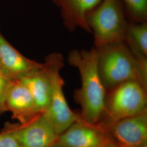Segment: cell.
I'll return each instance as SVG.
<instances>
[{
  "mask_svg": "<svg viewBox=\"0 0 147 147\" xmlns=\"http://www.w3.org/2000/svg\"><path fill=\"white\" fill-rule=\"evenodd\" d=\"M97 51L75 49L68 55L69 64L78 69L81 86L74 92V99L81 106L82 121L92 125L99 124L105 112L107 91L102 82L98 68Z\"/></svg>",
  "mask_w": 147,
  "mask_h": 147,
  "instance_id": "1",
  "label": "cell"
},
{
  "mask_svg": "<svg viewBox=\"0 0 147 147\" xmlns=\"http://www.w3.org/2000/svg\"><path fill=\"white\" fill-rule=\"evenodd\" d=\"M95 49L99 73L106 91L129 81H138L147 88V64L140 62L124 42Z\"/></svg>",
  "mask_w": 147,
  "mask_h": 147,
  "instance_id": "2",
  "label": "cell"
},
{
  "mask_svg": "<svg viewBox=\"0 0 147 147\" xmlns=\"http://www.w3.org/2000/svg\"><path fill=\"white\" fill-rule=\"evenodd\" d=\"M95 48L124 41L129 22L121 0H102L87 16Z\"/></svg>",
  "mask_w": 147,
  "mask_h": 147,
  "instance_id": "3",
  "label": "cell"
},
{
  "mask_svg": "<svg viewBox=\"0 0 147 147\" xmlns=\"http://www.w3.org/2000/svg\"><path fill=\"white\" fill-rule=\"evenodd\" d=\"M44 64L50 80L51 95L49 107L43 115L59 135L81 118L70 109L63 92L64 81L61 75L64 65L63 55L50 54Z\"/></svg>",
  "mask_w": 147,
  "mask_h": 147,
  "instance_id": "4",
  "label": "cell"
},
{
  "mask_svg": "<svg viewBox=\"0 0 147 147\" xmlns=\"http://www.w3.org/2000/svg\"><path fill=\"white\" fill-rule=\"evenodd\" d=\"M147 89L138 81H129L107 91L104 115L106 120L98 125L102 128L147 110Z\"/></svg>",
  "mask_w": 147,
  "mask_h": 147,
  "instance_id": "5",
  "label": "cell"
},
{
  "mask_svg": "<svg viewBox=\"0 0 147 147\" xmlns=\"http://www.w3.org/2000/svg\"><path fill=\"white\" fill-rule=\"evenodd\" d=\"M20 147H53L58 141V134L43 114L26 124H5Z\"/></svg>",
  "mask_w": 147,
  "mask_h": 147,
  "instance_id": "6",
  "label": "cell"
},
{
  "mask_svg": "<svg viewBox=\"0 0 147 147\" xmlns=\"http://www.w3.org/2000/svg\"><path fill=\"white\" fill-rule=\"evenodd\" d=\"M121 147H139L147 143V110L102 127Z\"/></svg>",
  "mask_w": 147,
  "mask_h": 147,
  "instance_id": "7",
  "label": "cell"
},
{
  "mask_svg": "<svg viewBox=\"0 0 147 147\" xmlns=\"http://www.w3.org/2000/svg\"><path fill=\"white\" fill-rule=\"evenodd\" d=\"M5 105L7 111L11 113L12 118L21 124L42 114L26 86L19 79L11 80L5 96Z\"/></svg>",
  "mask_w": 147,
  "mask_h": 147,
  "instance_id": "8",
  "label": "cell"
},
{
  "mask_svg": "<svg viewBox=\"0 0 147 147\" xmlns=\"http://www.w3.org/2000/svg\"><path fill=\"white\" fill-rule=\"evenodd\" d=\"M108 136L99 125H92L80 118L58 135L64 147H101Z\"/></svg>",
  "mask_w": 147,
  "mask_h": 147,
  "instance_id": "9",
  "label": "cell"
},
{
  "mask_svg": "<svg viewBox=\"0 0 147 147\" xmlns=\"http://www.w3.org/2000/svg\"><path fill=\"white\" fill-rule=\"evenodd\" d=\"M0 65L1 70L13 80L42 68L44 64L24 56L0 33Z\"/></svg>",
  "mask_w": 147,
  "mask_h": 147,
  "instance_id": "10",
  "label": "cell"
},
{
  "mask_svg": "<svg viewBox=\"0 0 147 147\" xmlns=\"http://www.w3.org/2000/svg\"><path fill=\"white\" fill-rule=\"evenodd\" d=\"M102 0H53L60 9L64 26L70 32L80 28L91 32L87 22L89 11L98 5Z\"/></svg>",
  "mask_w": 147,
  "mask_h": 147,
  "instance_id": "11",
  "label": "cell"
},
{
  "mask_svg": "<svg viewBox=\"0 0 147 147\" xmlns=\"http://www.w3.org/2000/svg\"><path fill=\"white\" fill-rule=\"evenodd\" d=\"M17 79L26 86L39 111L42 114L45 113L50 104L51 87L45 65L42 68L33 71Z\"/></svg>",
  "mask_w": 147,
  "mask_h": 147,
  "instance_id": "12",
  "label": "cell"
},
{
  "mask_svg": "<svg viewBox=\"0 0 147 147\" xmlns=\"http://www.w3.org/2000/svg\"><path fill=\"white\" fill-rule=\"evenodd\" d=\"M124 42L138 61H147V22H130L127 29Z\"/></svg>",
  "mask_w": 147,
  "mask_h": 147,
  "instance_id": "13",
  "label": "cell"
},
{
  "mask_svg": "<svg viewBox=\"0 0 147 147\" xmlns=\"http://www.w3.org/2000/svg\"><path fill=\"white\" fill-rule=\"evenodd\" d=\"M130 22H147V0H121Z\"/></svg>",
  "mask_w": 147,
  "mask_h": 147,
  "instance_id": "14",
  "label": "cell"
},
{
  "mask_svg": "<svg viewBox=\"0 0 147 147\" xmlns=\"http://www.w3.org/2000/svg\"><path fill=\"white\" fill-rule=\"evenodd\" d=\"M12 80L0 69V115L7 112L5 96Z\"/></svg>",
  "mask_w": 147,
  "mask_h": 147,
  "instance_id": "15",
  "label": "cell"
},
{
  "mask_svg": "<svg viewBox=\"0 0 147 147\" xmlns=\"http://www.w3.org/2000/svg\"><path fill=\"white\" fill-rule=\"evenodd\" d=\"M0 147H20L13 133L5 125L0 132Z\"/></svg>",
  "mask_w": 147,
  "mask_h": 147,
  "instance_id": "16",
  "label": "cell"
},
{
  "mask_svg": "<svg viewBox=\"0 0 147 147\" xmlns=\"http://www.w3.org/2000/svg\"><path fill=\"white\" fill-rule=\"evenodd\" d=\"M101 147H121L108 135L104 143Z\"/></svg>",
  "mask_w": 147,
  "mask_h": 147,
  "instance_id": "17",
  "label": "cell"
},
{
  "mask_svg": "<svg viewBox=\"0 0 147 147\" xmlns=\"http://www.w3.org/2000/svg\"><path fill=\"white\" fill-rule=\"evenodd\" d=\"M53 147H64L63 146H62L61 144H59L58 143V142H57Z\"/></svg>",
  "mask_w": 147,
  "mask_h": 147,
  "instance_id": "18",
  "label": "cell"
},
{
  "mask_svg": "<svg viewBox=\"0 0 147 147\" xmlns=\"http://www.w3.org/2000/svg\"><path fill=\"white\" fill-rule=\"evenodd\" d=\"M147 147V143H145V144H144L143 145H142L141 146H140V147Z\"/></svg>",
  "mask_w": 147,
  "mask_h": 147,
  "instance_id": "19",
  "label": "cell"
},
{
  "mask_svg": "<svg viewBox=\"0 0 147 147\" xmlns=\"http://www.w3.org/2000/svg\"><path fill=\"white\" fill-rule=\"evenodd\" d=\"M0 69H1V65H0Z\"/></svg>",
  "mask_w": 147,
  "mask_h": 147,
  "instance_id": "20",
  "label": "cell"
}]
</instances>
